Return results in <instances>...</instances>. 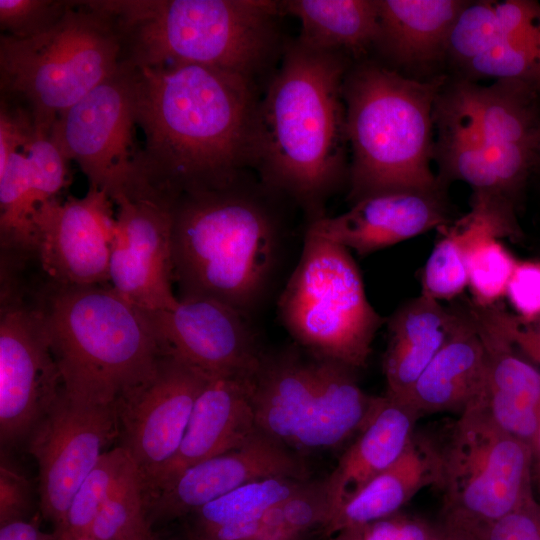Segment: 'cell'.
Instances as JSON below:
<instances>
[{"label": "cell", "instance_id": "cell-38", "mask_svg": "<svg viewBox=\"0 0 540 540\" xmlns=\"http://www.w3.org/2000/svg\"><path fill=\"white\" fill-rule=\"evenodd\" d=\"M462 530L474 540H540V503L532 497L493 522Z\"/></svg>", "mask_w": 540, "mask_h": 540}, {"label": "cell", "instance_id": "cell-37", "mask_svg": "<svg viewBox=\"0 0 540 540\" xmlns=\"http://www.w3.org/2000/svg\"><path fill=\"white\" fill-rule=\"evenodd\" d=\"M22 150L28 159L37 205L58 198V194L67 186L68 160L50 134L37 130Z\"/></svg>", "mask_w": 540, "mask_h": 540}, {"label": "cell", "instance_id": "cell-9", "mask_svg": "<svg viewBox=\"0 0 540 540\" xmlns=\"http://www.w3.org/2000/svg\"><path fill=\"white\" fill-rule=\"evenodd\" d=\"M534 463L529 446L496 426L479 404L469 407L440 448L442 521L470 529L521 506L534 497Z\"/></svg>", "mask_w": 540, "mask_h": 540}, {"label": "cell", "instance_id": "cell-50", "mask_svg": "<svg viewBox=\"0 0 540 540\" xmlns=\"http://www.w3.org/2000/svg\"><path fill=\"white\" fill-rule=\"evenodd\" d=\"M539 474H540V472H539Z\"/></svg>", "mask_w": 540, "mask_h": 540}, {"label": "cell", "instance_id": "cell-30", "mask_svg": "<svg viewBox=\"0 0 540 540\" xmlns=\"http://www.w3.org/2000/svg\"><path fill=\"white\" fill-rule=\"evenodd\" d=\"M282 15L300 22L297 40L313 50L338 53L350 60L375 47L378 35L377 0L279 1Z\"/></svg>", "mask_w": 540, "mask_h": 540}, {"label": "cell", "instance_id": "cell-47", "mask_svg": "<svg viewBox=\"0 0 540 540\" xmlns=\"http://www.w3.org/2000/svg\"><path fill=\"white\" fill-rule=\"evenodd\" d=\"M535 460H537V463H538V470L540 472V447H539V450L535 456Z\"/></svg>", "mask_w": 540, "mask_h": 540}, {"label": "cell", "instance_id": "cell-42", "mask_svg": "<svg viewBox=\"0 0 540 540\" xmlns=\"http://www.w3.org/2000/svg\"><path fill=\"white\" fill-rule=\"evenodd\" d=\"M494 309L502 329L515 347L540 365V319L526 323L497 304Z\"/></svg>", "mask_w": 540, "mask_h": 540}, {"label": "cell", "instance_id": "cell-31", "mask_svg": "<svg viewBox=\"0 0 540 540\" xmlns=\"http://www.w3.org/2000/svg\"><path fill=\"white\" fill-rule=\"evenodd\" d=\"M435 243L421 278V294L431 299L451 300L468 287L467 254L487 236L519 239L521 232L488 209L471 205L460 219L438 228Z\"/></svg>", "mask_w": 540, "mask_h": 540}, {"label": "cell", "instance_id": "cell-13", "mask_svg": "<svg viewBox=\"0 0 540 540\" xmlns=\"http://www.w3.org/2000/svg\"><path fill=\"white\" fill-rule=\"evenodd\" d=\"M119 433L116 404L87 405L64 391L27 440L39 468L43 517L57 532L78 488Z\"/></svg>", "mask_w": 540, "mask_h": 540}, {"label": "cell", "instance_id": "cell-24", "mask_svg": "<svg viewBox=\"0 0 540 540\" xmlns=\"http://www.w3.org/2000/svg\"><path fill=\"white\" fill-rule=\"evenodd\" d=\"M486 350L469 307L460 308L453 332L415 382L407 403L419 417L463 413L481 398Z\"/></svg>", "mask_w": 540, "mask_h": 540}, {"label": "cell", "instance_id": "cell-6", "mask_svg": "<svg viewBox=\"0 0 540 540\" xmlns=\"http://www.w3.org/2000/svg\"><path fill=\"white\" fill-rule=\"evenodd\" d=\"M445 84L444 76L422 81L372 61L348 69L343 97L352 204L383 193L444 190L430 163L435 105Z\"/></svg>", "mask_w": 540, "mask_h": 540}, {"label": "cell", "instance_id": "cell-15", "mask_svg": "<svg viewBox=\"0 0 540 540\" xmlns=\"http://www.w3.org/2000/svg\"><path fill=\"white\" fill-rule=\"evenodd\" d=\"M459 67L471 78L524 84L540 94V4L529 0L469 2L452 33Z\"/></svg>", "mask_w": 540, "mask_h": 540}, {"label": "cell", "instance_id": "cell-16", "mask_svg": "<svg viewBox=\"0 0 540 540\" xmlns=\"http://www.w3.org/2000/svg\"><path fill=\"white\" fill-rule=\"evenodd\" d=\"M118 206L109 284L130 303L147 311L174 308L172 289L171 204L127 192L112 199Z\"/></svg>", "mask_w": 540, "mask_h": 540}, {"label": "cell", "instance_id": "cell-2", "mask_svg": "<svg viewBox=\"0 0 540 540\" xmlns=\"http://www.w3.org/2000/svg\"><path fill=\"white\" fill-rule=\"evenodd\" d=\"M349 68L346 56L295 39L285 44L258 103L252 168L309 222L325 216L328 199L348 180L343 83Z\"/></svg>", "mask_w": 540, "mask_h": 540}, {"label": "cell", "instance_id": "cell-5", "mask_svg": "<svg viewBox=\"0 0 540 540\" xmlns=\"http://www.w3.org/2000/svg\"><path fill=\"white\" fill-rule=\"evenodd\" d=\"M38 300L63 391L72 401L116 404L168 353L153 312L110 284L67 286L46 279Z\"/></svg>", "mask_w": 540, "mask_h": 540}, {"label": "cell", "instance_id": "cell-35", "mask_svg": "<svg viewBox=\"0 0 540 540\" xmlns=\"http://www.w3.org/2000/svg\"><path fill=\"white\" fill-rule=\"evenodd\" d=\"M512 253L495 236L477 241L467 254L468 287L473 303L492 306L506 296L508 283L517 264Z\"/></svg>", "mask_w": 540, "mask_h": 540}, {"label": "cell", "instance_id": "cell-43", "mask_svg": "<svg viewBox=\"0 0 540 540\" xmlns=\"http://www.w3.org/2000/svg\"><path fill=\"white\" fill-rule=\"evenodd\" d=\"M0 540H56L53 533L47 534L39 526L25 519L0 525Z\"/></svg>", "mask_w": 540, "mask_h": 540}, {"label": "cell", "instance_id": "cell-34", "mask_svg": "<svg viewBox=\"0 0 540 540\" xmlns=\"http://www.w3.org/2000/svg\"><path fill=\"white\" fill-rule=\"evenodd\" d=\"M130 462L122 446L104 452L78 488L61 528L53 535L88 532Z\"/></svg>", "mask_w": 540, "mask_h": 540}, {"label": "cell", "instance_id": "cell-7", "mask_svg": "<svg viewBox=\"0 0 540 540\" xmlns=\"http://www.w3.org/2000/svg\"><path fill=\"white\" fill-rule=\"evenodd\" d=\"M122 63V42L112 19L90 1H70L60 20L37 36L1 35V97L27 108L36 129L50 134L59 114Z\"/></svg>", "mask_w": 540, "mask_h": 540}, {"label": "cell", "instance_id": "cell-40", "mask_svg": "<svg viewBox=\"0 0 540 540\" xmlns=\"http://www.w3.org/2000/svg\"><path fill=\"white\" fill-rule=\"evenodd\" d=\"M36 125L31 112L23 105L1 97L0 165L10 154L22 150L34 137Z\"/></svg>", "mask_w": 540, "mask_h": 540}, {"label": "cell", "instance_id": "cell-14", "mask_svg": "<svg viewBox=\"0 0 540 540\" xmlns=\"http://www.w3.org/2000/svg\"><path fill=\"white\" fill-rule=\"evenodd\" d=\"M105 190L44 201L32 215L34 255L44 277L58 285H107L116 217Z\"/></svg>", "mask_w": 540, "mask_h": 540}, {"label": "cell", "instance_id": "cell-27", "mask_svg": "<svg viewBox=\"0 0 540 540\" xmlns=\"http://www.w3.org/2000/svg\"><path fill=\"white\" fill-rule=\"evenodd\" d=\"M310 356L314 397L293 446L302 456L337 449L354 438L370 417L377 399L359 386L356 369L332 359Z\"/></svg>", "mask_w": 540, "mask_h": 540}, {"label": "cell", "instance_id": "cell-48", "mask_svg": "<svg viewBox=\"0 0 540 540\" xmlns=\"http://www.w3.org/2000/svg\"><path fill=\"white\" fill-rule=\"evenodd\" d=\"M538 161H540V140H539V147H538Z\"/></svg>", "mask_w": 540, "mask_h": 540}, {"label": "cell", "instance_id": "cell-25", "mask_svg": "<svg viewBox=\"0 0 540 540\" xmlns=\"http://www.w3.org/2000/svg\"><path fill=\"white\" fill-rule=\"evenodd\" d=\"M469 1L377 0L375 47L394 65L422 72L447 57L452 28Z\"/></svg>", "mask_w": 540, "mask_h": 540}, {"label": "cell", "instance_id": "cell-41", "mask_svg": "<svg viewBox=\"0 0 540 540\" xmlns=\"http://www.w3.org/2000/svg\"><path fill=\"white\" fill-rule=\"evenodd\" d=\"M31 505L28 480L3 459L0 465V525L24 519Z\"/></svg>", "mask_w": 540, "mask_h": 540}, {"label": "cell", "instance_id": "cell-28", "mask_svg": "<svg viewBox=\"0 0 540 540\" xmlns=\"http://www.w3.org/2000/svg\"><path fill=\"white\" fill-rule=\"evenodd\" d=\"M313 397L314 372L309 354L304 357L293 349L264 354L253 395L260 431L293 450Z\"/></svg>", "mask_w": 540, "mask_h": 540}, {"label": "cell", "instance_id": "cell-39", "mask_svg": "<svg viewBox=\"0 0 540 540\" xmlns=\"http://www.w3.org/2000/svg\"><path fill=\"white\" fill-rule=\"evenodd\" d=\"M506 297L522 322L540 319V262L517 261L508 283Z\"/></svg>", "mask_w": 540, "mask_h": 540}, {"label": "cell", "instance_id": "cell-21", "mask_svg": "<svg viewBox=\"0 0 540 540\" xmlns=\"http://www.w3.org/2000/svg\"><path fill=\"white\" fill-rule=\"evenodd\" d=\"M257 371L209 377L176 454L144 498L187 468L242 446L259 430L253 406Z\"/></svg>", "mask_w": 540, "mask_h": 540}, {"label": "cell", "instance_id": "cell-45", "mask_svg": "<svg viewBox=\"0 0 540 540\" xmlns=\"http://www.w3.org/2000/svg\"><path fill=\"white\" fill-rule=\"evenodd\" d=\"M55 539L56 540H99L89 532L61 534L55 537Z\"/></svg>", "mask_w": 540, "mask_h": 540}, {"label": "cell", "instance_id": "cell-29", "mask_svg": "<svg viewBox=\"0 0 540 540\" xmlns=\"http://www.w3.org/2000/svg\"><path fill=\"white\" fill-rule=\"evenodd\" d=\"M440 448L415 433L403 454L332 517L337 528H356L398 511L421 489L438 485Z\"/></svg>", "mask_w": 540, "mask_h": 540}, {"label": "cell", "instance_id": "cell-26", "mask_svg": "<svg viewBox=\"0 0 540 540\" xmlns=\"http://www.w3.org/2000/svg\"><path fill=\"white\" fill-rule=\"evenodd\" d=\"M459 318L460 308H446L422 294L390 316L383 359L386 395L407 402L415 382L445 344Z\"/></svg>", "mask_w": 540, "mask_h": 540}, {"label": "cell", "instance_id": "cell-23", "mask_svg": "<svg viewBox=\"0 0 540 540\" xmlns=\"http://www.w3.org/2000/svg\"><path fill=\"white\" fill-rule=\"evenodd\" d=\"M419 418L409 403L386 394L377 396L365 425L324 479L330 520L346 502L397 461L414 437Z\"/></svg>", "mask_w": 540, "mask_h": 540}, {"label": "cell", "instance_id": "cell-8", "mask_svg": "<svg viewBox=\"0 0 540 540\" xmlns=\"http://www.w3.org/2000/svg\"><path fill=\"white\" fill-rule=\"evenodd\" d=\"M279 318L308 354L366 366L384 324L350 251L306 230L299 262L280 295Z\"/></svg>", "mask_w": 540, "mask_h": 540}, {"label": "cell", "instance_id": "cell-17", "mask_svg": "<svg viewBox=\"0 0 540 540\" xmlns=\"http://www.w3.org/2000/svg\"><path fill=\"white\" fill-rule=\"evenodd\" d=\"M309 479L303 456L258 430L242 446L193 465L145 497L152 527L184 518L237 487L258 479Z\"/></svg>", "mask_w": 540, "mask_h": 540}, {"label": "cell", "instance_id": "cell-18", "mask_svg": "<svg viewBox=\"0 0 540 540\" xmlns=\"http://www.w3.org/2000/svg\"><path fill=\"white\" fill-rule=\"evenodd\" d=\"M153 315L168 353L210 377L254 372L265 354L248 318L220 301L178 298L174 308Z\"/></svg>", "mask_w": 540, "mask_h": 540}, {"label": "cell", "instance_id": "cell-46", "mask_svg": "<svg viewBox=\"0 0 540 540\" xmlns=\"http://www.w3.org/2000/svg\"><path fill=\"white\" fill-rule=\"evenodd\" d=\"M183 540H205V539L195 537L193 535H190V534L186 533L185 538Z\"/></svg>", "mask_w": 540, "mask_h": 540}, {"label": "cell", "instance_id": "cell-10", "mask_svg": "<svg viewBox=\"0 0 540 540\" xmlns=\"http://www.w3.org/2000/svg\"><path fill=\"white\" fill-rule=\"evenodd\" d=\"M62 392L38 290L1 286V446L27 442Z\"/></svg>", "mask_w": 540, "mask_h": 540}, {"label": "cell", "instance_id": "cell-1", "mask_svg": "<svg viewBox=\"0 0 540 540\" xmlns=\"http://www.w3.org/2000/svg\"><path fill=\"white\" fill-rule=\"evenodd\" d=\"M133 69L136 125L144 139L129 190L172 203L252 168L257 83L198 64Z\"/></svg>", "mask_w": 540, "mask_h": 540}, {"label": "cell", "instance_id": "cell-19", "mask_svg": "<svg viewBox=\"0 0 540 540\" xmlns=\"http://www.w3.org/2000/svg\"><path fill=\"white\" fill-rule=\"evenodd\" d=\"M450 222L444 190L399 191L361 199L340 215L309 222L307 230L364 256Z\"/></svg>", "mask_w": 540, "mask_h": 540}, {"label": "cell", "instance_id": "cell-32", "mask_svg": "<svg viewBox=\"0 0 540 540\" xmlns=\"http://www.w3.org/2000/svg\"><path fill=\"white\" fill-rule=\"evenodd\" d=\"M312 481L275 476L248 482L184 517L190 519L187 531L198 532L258 519L306 489Z\"/></svg>", "mask_w": 540, "mask_h": 540}, {"label": "cell", "instance_id": "cell-4", "mask_svg": "<svg viewBox=\"0 0 540 540\" xmlns=\"http://www.w3.org/2000/svg\"><path fill=\"white\" fill-rule=\"evenodd\" d=\"M113 21L133 67L198 64L256 83L283 51L279 1L90 0Z\"/></svg>", "mask_w": 540, "mask_h": 540}, {"label": "cell", "instance_id": "cell-33", "mask_svg": "<svg viewBox=\"0 0 540 540\" xmlns=\"http://www.w3.org/2000/svg\"><path fill=\"white\" fill-rule=\"evenodd\" d=\"M88 532L99 540H148L154 535L132 459Z\"/></svg>", "mask_w": 540, "mask_h": 540}, {"label": "cell", "instance_id": "cell-20", "mask_svg": "<svg viewBox=\"0 0 540 540\" xmlns=\"http://www.w3.org/2000/svg\"><path fill=\"white\" fill-rule=\"evenodd\" d=\"M483 341L487 367L479 404L501 430L540 447V371L519 354L502 329L494 305L468 304Z\"/></svg>", "mask_w": 540, "mask_h": 540}, {"label": "cell", "instance_id": "cell-11", "mask_svg": "<svg viewBox=\"0 0 540 540\" xmlns=\"http://www.w3.org/2000/svg\"><path fill=\"white\" fill-rule=\"evenodd\" d=\"M134 69H119L55 119L50 138L68 161L78 164L89 187L111 200L130 185L138 146Z\"/></svg>", "mask_w": 540, "mask_h": 540}, {"label": "cell", "instance_id": "cell-49", "mask_svg": "<svg viewBox=\"0 0 540 540\" xmlns=\"http://www.w3.org/2000/svg\"><path fill=\"white\" fill-rule=\"evenodd\" d=\"M148 540H157L156 537L153 535L152 537H150Z\"/></svg>", "mask_w": 540, "mask_h": 540}, {"label": "cell", "instance_id": "cell-44", "mask_svg": "<svg viewBox=\"0 0 540 540\" xmlns=\"http://www.w3.org/2000/svg\"><path fill=\"white\" fill-rule=\"evenodd\" d=\"M428 540H474L466 531L441 521L439 527L430 532Z\"/></svg>", "mask_w": 540, "mask_h": 540}, {"label": "cell", "instance_id": "cell-3", "mask_svg": "<svg viewBox=\"0 0 540 540\" xmlns=\"http://www.w3.org/2000/svg\"><path fill=\"white\" fill-rule=\"evenodd\" d=\"M245 173L171 203L173 278L179 297H207L245 317L257 306L279 248L275 213Z\"/></svg>", "mask_w": 540, "mask_h": 540}, {"label": "cell", "instance_id": "cell-36", "mask_svg": "<svg viewBox=\"0 0 540 540\" xmlns=\"http://www.w3.org/2000/svg\"><path fill=\"white\" fill-rule=\"evenodd\" d=\"M70 1L62 0H0V27L15 39L37 36L57 23Z\"/></svg>", "mask_w": 540, "mask_h": 540}, {"label": "cell", "instance_id": "cell-22", "mask_svg": "<svg viewBox=\"0 0 540 540\" xmlns=\"http://www.w3.org/2000/svg\"><path fill=\"white\" fill-rule=\"evenodd\" d=\"M446 84L445 93L477 131L470 138L490 151L538 161L539 93L507 80L495 81L490 86H480L469 79Z\"/></svg>", "mask_w": 540, "mask_h": 540}, {"label": "cell", "instance_id": "cell-12", "mask_svg": "<svg viewBox=\"0 0 540 540\" xmlns=\"http://www.w3.org/2000/svg\"><path fill=\"white\" fill-rule=\"evenodd\" d=\"M209 377L166 353L148 380L117 401L121 446L136 466L143 493L176 454Z\"/></svg>", "mask_w": 540, "mask_h": 540}]
</instances>
